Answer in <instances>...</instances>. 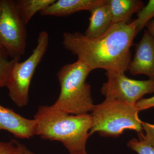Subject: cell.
Instances as JSON below:
<instances>
[{"label": "cell", "mask_w": 154, "mask_h": 154, "mask_svg": "<svg viewBox=\"0 0 154 154\" xmlns=\"http://www.w3.org/2000/svg\"><path fill=\"white\" fill-rule=\"evenodd\" d=\"M138 33L134 20L128 24L112 23L99 36L90 37L80 32H64L63 44L94 70L125 73L131 60V47Z\"/></svg>", "instance_id": "1"}, {"label": "cell", "mask_w": 154, "mask_h": 154, "mask_svg": "<svg viewBox=\"0 0 154 154\" xmlns=\"http://www.w3.org/2000/svg\"><path fill=\"white\" fill-rule=\"evenodd\" d=\"M34 119L36 135L42 138L60 142L70 154L86 151L92 123L91 114L72 115L52 105H42L38 107Z\"/></svg>", "instance_id": "2"}, {"label": "cell", "mask_w": 154, "mask_h": 154, "mask_svg": "<svg viewBox=\"0 0 154 154\" xmlns=\"http://www.w3.org/2000/svg\"><path fill=\"white\" fill-rule=\"evenodd\" d=\"M91 71L87 64L79 59L62 67L57 74L60 94L52 106L72 115L92 112L95 105L91 96V86L86 82Z\"/></svg>", "instance_id": "3"}, {"label": "cell", "mask_w": 154, "mask_h": 154, "mask_svg": "<svg viewBox=\"0 0 154 154\" xmlns=\"http://www.w3.org/2000/svg\"><path fill=\"white\" fill-rule=\"evenodd\" d=\"M136 105L121 100L106 98L95 105L92 113L90 136L97 132L105 137H117L126 130L142 132V121Z\"/></svg>", "instance_id": "4"}, {"label": "cell", "mask_w": 154, "mask_h": 154, "mask_svg": "<svg viewBox=\"0 0 154 154\" xmlns=\"http://www.w3.org/2000/svg\"><path fill=\"white\" fill-rule=\"evenodd\" d=\"M49 45V35L46 31L39 33L37 44L32 54L24 61L16 59L12 65L6 87L9 96L19 107L28 105L29 88L35 70L47 51Z\"/></svg>", "instance_id": "5"}, {"label": "cell", "mask_w": 154, "mask_h": 154, "mask_svg": "<svg viewBox=\"0 0 154 154\" xmlns=\"http://www.w3.org/2000/svg\"><path fill=\"white\" fill-rule=\"evenodd\" d=\"M14 1L0 0V45L12 59L20 60L25 54L27 33Z\"/></svg>", "instance_id": "6"}, {"label": "cell", "mask_w": 154, "mask_h": 154, "mask_svg": "<svg viewBox=\"0 0 154 154\" xmlns=\"http://www.w3.org/2000/svg\"><path fill=\"white\" fill-rule=\"evenodd\" d=\"M107 81L101 89L106 98L117 99L131 105L143 99L146 94L154 93V81L136 80L129 79L125 73L106 72Z\"/></svg>", "instance_id": "7"}, {"label": "cell", "mask_w": 154, "mask_h": 154, "mask_svg": "<svg viewBox=\"0 0 154 154\" xmlns=\"http://www.w3.org/2000/svg\"><path fill=\"white\" fill-rule=\"evenodd\" d=\"M128 70L132 75H145L154 81V39L147 30L136 45L134 57Z\"/></svg>", "instance_id": "8"}, {"label": "cell", "mask_w": 154, "mask_h": 154, "mask_svg": "<svg viewBox=\"0 0 154 154\" xmlns=\"http://www.w3.org/2000/svg\"><path fill=\"white\" fill-rule=\"evenodd\" d=\"M2 130L18 138L30 139L36 135V120L25 118L0 105V131Z\"/></svg>", "instance_id": "9"}, {"label": "cell", "mask_w": 154, "mask_h": 154, "mask_svg": "<svg viewBox=\"0 0 154 154\" xmlns=\"http://www.w3.org/2000/svg\"><path fill=\"white\" fill-rule=\"evenodd\" d=\"M107 0H58L39 12L42 16L62 17L92 9L107 3Z\"/></svg>", "instance_id": "10"}, {"label": "cell", "mask_w": 154, "mask_h": 154, "mask_svg": "<svg viewBox=\"0 0 154 154\" xmlns=\"http://www.w3.org/2000/svg\"><path fill=\"white\" fill-rule=\"evenodd\" d=\"M90 12L89 25L84 34L88 37H97L105 33L112 25V15L107 2Z\"/></svg>", "instance_id": "11"}, {"label": "cell", "mask_w": 154, "mask_h": 154, "mask_svg": "<svg viewBox=\"0 0 154 154\" xmlns=\"http://www.w3.org/2000/svg\"><path fill=\"white\" fill-rule=\"evenodd\" d=\"M112 18V23L128 24L132 15L144 6L140 0H107Z\"/></svg>", "instance_id": "12"}, {"label": "cell", "mask_w": 154, "mask_h": 154, "mask_svg": "<svg viewBox=\"0 0 154 154\" xmlns=\"http://www.w3.org/2000/svg\"><path fill=\"white\" fill-rule=\"evenodd\" d=\"M55 2V0H17L14 1V3L19 17L26 25L36 13Z\"/></svg>", "instance_id": "13"}, {"label": "cell", "mask_w": 154, "mask_h": 154, "mask_svg": "<svg viewBox=\"0 0 154 154\" xmlns=\"http://www.w3.org/2000/svg\"><path fill=\"white\" fill-rule=\"evenodd\" d=\"M9 57L6 49L0 45V88L6 87L9 73L16 60H9Z\"/></svg>", "instance_id": "14"}, {"label": "cell", "mask_w": 154, "mask_h": 154, "mask_svg": "<svg viewBox=\"0 0 154 154\" xmlns=\"http://www.w3.org/2000/svg\"><path fill=\"white\" fill-rule=\"evenodd\" d=\"M154 18V0H149L146 5L137 13L134 22L138 33L146 26L149 21Z\"/></svg>", "instance_id": "15"}, {"label": "cell", "mask_w": 154, "mask_h": 154, "mask_svg": "<svg viewBox=\"0 0 154 154\" xmlns=\"http://www.w3.org/2000/svg\"><path fill=\"white\" fill-rule=\"evenodd\" d=\"M138 139L134 138L128 142V146L138 154H154V148L146 140L143 132L137 133Z\"/></svg>", "instance_id": "16"}, {"label": "cell", "mask_w": 154, "mask_h": 154, "mask_svg": "<svg viewBox=\"0 0 154 154\" xmlns=\"http://www.w3.org/2000/svg\"><path fill=\"white\" fill-rule=\"evenodd\" d=\"M21 143L15 140L7 142L0 141V154H20Z\"/></svg>", "instance_id": "17"}, {"label": "cell", "mask_w": 154, "mask_h": 154, "mask_svg": "<svg viewBox=\"0 0 154 154\" xmlns=\"http://www.w3.org/2000/svg\"><path fill=\"white\" fill-rule=\"evenodd\" d=\"M142 126L146 132V140L154 148V125L142 122Z\"/></svg>", "instance_id": "18"}, {"label": "cell", "mask_w": 154, "mask_h": 154, "mask_svg": "<svg viewBox=\"0 0 154 154\" xmlns=\"http://www.w3.org/2000/svg\"><path fill=\"white\" fill-rule=\"evenodd\" d=\"M136 106L139 111L146 110L154 107V96L151 98L142 99L139 100Z\"/></svg>", "instance_id": "19"}, {"label": "cell", "mask_w": 154, "mask_h": 154, "mask_svg": "<svg viewBox=\"0 0 154 154\" xmlns=\"http://www.w3.org/2000/svg\"><path fill=\"white\" fill-rule=\"evenodd\" d=\"M147 30L154 39V18L150 20L146 25Z\"/></svg>", "instance_id": "20"}, {"label": "cell", "mask_w": 154, "mask_h": 154, "mask_svg": "<svg viewBox=\"0 0 154 154\" xmlns=\"http://www.w3.org/2000/svg\"><path fill=\"white\" fill-rule=\"evenodd\" d=\"M21 152L20 154H35L30 151L24 145L21 144Z\"/></svg>", "instance_id": "21"}, {"label": "cell", "mask_w": 154, "mask_h": 154, "mask_svg": "<svg viewBox=\"0 0 154 154\" xmlns=\"http://www.w3.org/2000/svg\"><path fill=\"white\" fill-rule=\"evenodd\" d=\"M74 154H88L86 151L80 152L76 153Z\"/></svg>", "instance_id": "22"}]
</instances>
